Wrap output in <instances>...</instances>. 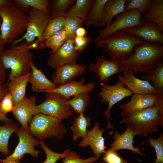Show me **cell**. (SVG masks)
Wrapping results in <instances>:
<instances>
[{
  "label": "cell",
  "mask_w": 163,
  "mask_h": 163,
  "mask_svg": "<svg viewBox=\"0 0 163 163\" xmlns=\"http://www.w3.org/2000/svg\"><path fill=\"white\" fill-rule=\"evenodd\" d=\"M18 127V123L13 122L7 123L3 126L0 125V152L6 157L11 154L8 148L10 137Z\"/></svg>",
  "instance_id": "cell-29"
},
{
  "label": "cell",
  "mask_w": 163,
  "mask_h": 163,
  "mask_svg": "<svg viewBox=\"0 0 163 163\" xmlns=\"http://www.w3.org/2000/svg\"><path fill=\"white\" fill-rule=\"evenodd\" d=\"M123 72V76H118V80L133 94H158L157 90L148 81L137 78L132 70L126 69Z\"/></svg>",
  "instance_id": "cell-15"
},
{
  "label": "cell",
  "mask_w": 163,
  "mask_h": 163,
  "mask_svg": "<svg viewBox=\"0 0 163 163\" xmlns=\"http://www.w3.org/2000/svg\"><path fill=\"white\" fill-rule=\"evenodd\" d=\"M93 0H76L72 6L63 15L65 17L76 16L85 19L93 4Z\"/></svg>",
  "instance_id": "cell-32"
},
{
  "label": "cell",
  "mask_w": 163,
  "mask_h": 163,
  "mask_svg": "<svg viewBox=\"0 0 163 163\" xmlns=\"http://www.w3.org/2000/svg\"><path fill=\"white\" fill-rule=\"evenodd\" d=\"M108 0H95L85 19L86 25L97 26L101 21L104 14V5Z\"/></svg>",
  "instance_id": "cell-31"
},
{
  "label": "cell",
  "mask_w": 163,
  "mask_h": 163,
  "mask_svg": "<svg viewBox=\"0 0 163 163\" xmlns=\"http://www.w3.org/2000/svg\"><path fill=\"white\" fill-rule=\"evenodd\" d=\"M1 24H2V20L1 18H0V34H1Z\"/></svg>",
  "instance_id": "cell-51"
},
{
  "label": "cell",
  "mask_w": 163,
  "mask_h": 163,
  "mask_svg": "<svg viewBox=\"0 0 163 163\" xmlns=\"http://www.w3.org/2000/svg\"><path fill=\"white\" fill-rule=\"evenodd\" d=\"M44 101L35 107L37 114L50 115L62 120L68 119L74 114L73 110L67 103L68 100L58 93L46 92Z\"/></svg>",
  "instance_id": "cell-7"
},
{
  "label": "cell",
  "mask_w": 163,
  "mask_h": 163,
  "mask_svg": "<svg viewBox=\"0 0 163 163\" xmlns=\"http://www.w3.org/2000/svg\"><path fill=\"white\" fill-rule=\"evenodd\" d=\"M85 81L84 77L82 78L78 81L74 80L71 81L58 86L55 89L45 92L58 93L69 100L71 97L82 93H89L93 90L95 87V83L93 82H90L85 85Z\"/></svg>",
  "instance_id": "cell-19"
},
{
  "label": "cell",
  "mask_w": 163,
  "mask_h": 163,
  "mask_svg": "<svg viewBox=\"0 0 163 163\" xmlns=\"http://www.w3.org/2000/svg\"><path fill=\"white\" fill-rule=\"evenodd\" d=\"M13 2L12 0H0V7L4 5L10 4Z\"/></svg>",
  "instance_id": "cell-48"
},
{
  "label": "cell",
  "mask_w": 163,
  "mask_h": 163,
  "mask_svg": "<svg viewBox=\"0 0 163 163\" xmlns=\"http://www.w3.org/2000/svg\"><path fill=\"white\" fill-rule=\"evenodd\" d=\"M95 59L96 62L91 63L89 69L96 73L99 78V82H107L110 77L120 72L118 61L112 59L107 60L103 55L96 57Z\"/></svg>",
  "instance_id": "cell-17"
},
{
  "label": "cell",
  "mask_w": 163,
  "mask_h": 163,
  "mask_svg": "<svg viewBox=\"0 0 163 163\" xmlns=\"http://www.w3.org/2000/svg\"><path fill=\"white\" fill-rule=\"evenodd\" d=\"M85 22V19L76 16L66 17L63 28L68 38L74 39L76 30L82 27Z\"/></svg>",
  "instance_id": "cell-35"
},
{
  "label": "cell",
  "mask_w": 163,
  "mask_h": 163,
  "mask_svg": "<svg viewBox=\"0 0 163 163\" xmlns=\"http://www.w3.org/2000/svg\"><path fill=\"white\" fill-rule=\"evenodd\" d=\"M113 137L114 140L110 144V148L107 151L114 152L120 149H126L132 151L141 156H144L140 152L139 146L137 147L133 146V143L136 142L134 139L133 130L129 126H127L126 130L121 134L118 130H115Z\"/></svg>",
  "instance_id": "cell-21"
},
{
  "label": "cell",
  "mask_w": 163,
  "mask_h": 163,
  "mask_svg": "<svg viewBox=\"0 0 163 163\" xmlns=\"http://www.w3.org/2000/svg\"><path fill=\"white\" fill-rule=\"evenodd\" d=\"M145 21L155 24L163 31V0H152L149 8L145 14L141 17V21Z\"/></svg>",
  "instance_id": "cell-26"
},
{
  "label": "cell",
  "mask_w": 163,
  "mask_h": 163,
  "mask_svg": "<svg viewBox=\"0 0 163 163\" xmlns=\"http://www.w3.org/2000/svg\"><path fill=\"white\" fill-rule=\"evenodd\" d=\"M31 71L20 76L6 84L8 92L11 94L14 106L22 100L26 96V88Z\"/></svg>",
  "instance_id": "cell-23"
},
{
  "label": "cell",
  "mask_w": 163,
  "mask_h": 163,
  "mask_svg": "<svg viewBox=\"0 0 163 163\" xmlns=\"http://www.w3.org/2000/svg\"><path fill=\"white\" fill-rule=\"evenodd\" d=\"M140 78L143 80L152 82L153 86L157 90L159 95L163 96V58L160 59L155 68Z\"/></svg>",
  "instance_id": "cell-30"
},
{
  "label": "cell",
  "mask_w": 163,
  "mask_h": 163,
  "mask_svg": "<svg viewBox=\"0 0 163 163\" xmlns=\"http://www.w3.org/2000/svg\"><path fill=\"white\" fill-rule=\"evenodd\" d=\"M8 93V91L6 84L4 82H0V102Z\"/></svg>",
  "instance_id": "cell-45"
},
{
  "label": "cell",
  "mask_w": 163,
  "mask_h": 163,
  "mask_svg": "<svg viewBox=\"0 0 163 163\" xmlns=\"http://www.w3.org/2000/svg\"><path fill=\"white\" fill-rule=\"evenodd\" d=\"M94 163H106L104 161H98L97 162V161L94 162Z\"/></svg>",
  "instance_id": "cell-52"
},
{
  "label": "cell",
  "mask_w": 163,
  "mask_h": 163,
  "mask_svg": "<svg viewBox=\"0 0 163 163\" xmlns=\"http://www.w3.org/2000/svg\"><path fill=\"white\" fill-rule=\"evenodd\" d=\"M147 141L156 152V160L152 163H163V133H161L157 139L149 137Z\"/></svg>",
  "instance_id": "cell-39"
},
{
  "label": "cell",
  "mask_w": 163,
  "mask_h": 163,
  "mask_svg": "<svg viewBox=\"0 0 163 163\" xmlns=\"http://www.w3.org/2000/svg\"><path fill=\"white\" fill-rule=\"evenodd\" d=\"M28 131L38 140L55 137L62 140L67 130L62 120L56 117L39 113L34 116L29 123Z\"/></svg>",
  "instance_id": "cell-6"
},
{
  "label": "cell",
  "mask_w": 163,
  "mask_h": 163,
  "mask_svg": "<svg viewBox=\"0 0 163 163\" xmlns=\"http://www.w3.org/2000/svg\"><path fill=\"white\" fill-rule=\"evenodd\" d=\"M133 53L126 60L118 61L120 72L132 70L134 74L148 73L163 58V43L142 41L134 47Z\"/></svg>",
  "instance_id": "cell-1"
},
{
  "label": "cell",
  "mask_w": 163,
  "mask_h": 163,
  "mask_svg": "<svg viewBox=\"0 0 163 163\" xmlns=\"http://www.w3.org/2000/svg\"><path fill=\"white\" fill-rule=\"evenodd\" d=\"M28 45L25 41L16 44L11 45L7 50H2L1 58L7 69H10L7 82L31 71L30 64L33 55L26 49Z\"/></svg>",
  "instance_id": "cell-4"
},
{
  "label": "cell",
  "mask_w": 163,
  "mask_h": 163,
  "mask_svg": "<svg viewBox=\"0 0 163 163\" xmlns=\"http://www.w3.org/2000/svg\"><path fill=\"white\" fill-rule=\"evenodd\" d=\"M101 84V88L98 93V97L101 99L102 104L108 103L107 109L103 113L104 115L108 120L106 128L115 129L110 122L111 109L116 104L126 97L132 96L133 94L128 89L125 87L119 80L113 85L104 83Z\"/></svg>",
  "instance_id": "cell-8"
},
{
  "label": "cell",
  "mask_w": 163,
  "mask_h": 163,
  "mask_svg": "<svg viewBox=\"0 0 163 163\" xmlns=\"http://www.w3.org/2000/svg\"><path fill=\"white\" fill-rule=\"evenodd\" d=\"M88 32L86 29L82 27H79L76 31L75 36L83 37L86 36Z\"/></svg>",
  "instance_id": "cell-46"
},
{
  "label": "cell",
  "mask_w": 163,
  "mask_h": 163,
  "mask_svg": "<svg viewBox=\"0 0 163 163\" xmlns=\"http://www.w3.org/2000/svg\"><path fill=\"white\" fill-rule=\"evenodd\" d=\"M4 45L3 44L0 46V82H5L7 74L6 69L5 67L1 58V53L2 50L4 49Z\"/></svg>",
  "instance_id": "cell-44"
},
{
  "label": "cell",
  "mask_w": 163,
  "mask_h": 163,
  "mask_svg": "<svg viewBox=\"0 0 163 163\" xmlns=\"http://www.w3.org/2000/svg\"><path fill=\"white\" fill-rule=\"evenodd\" d=\"M36 103V98L35 96H31L28 98L26 96L14 106L12 111L15 118L27 131L28 123L34 116L38 114L35 110Z\"/></svg>",
  "instance_id": "cell-16"
},
{
  "label": "cell",
  "mask_w": 163,
  "mask_h": 163,
  "mask_svg": "<svg viewBox=\"0 0 163 163\" xmlns=\"http://www.w3.org/2000/svg\"><path fill=\"white\" fill-rule=\"evenodd\" d=\"M0 163H3V162H2V161H0Z\"/></svg>",
  "instance_id": "cell-53"
},
{
  "label": "cell",
  "mask_w": 163,
  "mask_h": 163,
  "mask_svg": "<svg viewBox=\"0 0 163 163\" xmlns=\"http://www.w3.org/2000/svg\"><path fill=\"white\" fill-rule=\"evenodd\" d=\"M84 113L74 116L72 125L70 129L73 133L72 138L73 141H76L80 138H85L87 134V128L91 125V118L85 116Z\"/></svg>",
  "instance_id": "cell-27"
},
{
  "label": "cell",
  "mask_w": 163,
  "mask_h": 163,
  "mask_svg": "<svg viewBox=\"0 0 163 163\" xmlns=\"http://www.w3.org/2000/svg\"><path fill=\"white\" fill-rule=\"evenodd\" d=\"M5 43L0 39V46L3 44H5Z\"/></svg>",
  "instance_id": "cell-50"
},
{
  "label": "cell",
  "mask_w": 163,
  "mask_h": 163,
  "mask_svg": "<svg viewBox=\"0 0 163 163\" xmlns=\"http://www.w3.org/2000/svg\"><path fill=\"white\" fill-rule=\"evenodd\" d=\"M0 121H1L5 123H13V121L11 119H9L8 117H4L0 114Z\"/></svg>",
  "instance_id": "cell-47"
},
{
  "label": "cell",
  "mask_w": 163,
  "mask_h": 163,
  "mask_svg": "<svg viewBox=\"0 0 163 163\" xmlns=\"http://www.w3.org/2000/svg\"><path fill=\"white\" fill-rule=\"evenodd\" d=\"M142 41L136 36L123 30L95 42V45L105 50L112 59L123 61L132 54L134 46Z\"/></svg>",
  "instance_id": "cell-5"
},
{
  "label": "cell",
  "mask_w": 163,
  "mask_h": 163,
  "mask_svg": "<svg viewBox=\"0 0 163 163\" xmlns=\"http://www.w3.org/2000/svg\"><path fill=\"white\" fill-rule=\"evenodd\" d=\"M103 159L106 163H127V161L118 154L116 151H106Z\"/></svg>",
  "instance_id": "cell-42"
},
{
  "label": "cell",
  "mask_w": 163,
  "mask_h": 163,
  "mask_svg": "<svg viewBox=\"0 0 163 163\" xmlns=\"http://www.w3.org/2000/svg\"><path fill=\"white\" fill-rule=\"evenodd\" d=\"M100 124L97 122L90 130H87L85 138L83 139L78 144L80 147L89 146L95 156L100 158L102 153H105L107 147L105 145V137L102 136L105 130L100 129Z\"/></svg>",
  "instance_id": "cell-14"
},
{
  "label": "cell",
  "mask_w": 163,
  "mask_h": 163,
  "mask_svg": "<svg viewBox=\"0 0 163 163\" xmlns=\"http://www.w3.org/2000/svg\"><path fill=\"white\" fill-rule=\"evenodd\" d=\"M80 53L75 48L74 39H69L56 52L50 50L47 61L48 65L56 69L63 65L76 63Z\"/></svg>",
  "instance_id": "cell-12"
},
{
  "label": "cell",
  "mask_w": 163,
  "mask_h": 163,
  "mask_svg": "<svg viewBox=\"0 0 163 163\" xmlns=\"http://www.w3.org/2000/svg\"><path fill=\"white\" fill-rule=\"evenodd\" d=\"M31 73L29 82L31 85V89L33 92H44L56 88V86L52 81L47 78L44 74L34 65L32 61L30 64Z\"/></svg>",
  "instance_id": "cell-22"
},
{
  "label": "cell",
  "mask_w": 163,
  "mask_h": 163,
  "mask_svg": "<svg viewBox=\"0 0 163 163\" xmlns=\"http://www.w3.org/2000/svg\"><path fill=\"white\" fill-rule=\"evenodd\" d=\"M74 0H53L52 1L50 20L57 17L63 16L66 8L74 3Z\"/></svg>",
  "instance_id": "cell-37"
},
{
  "label": "cell",
  "mask_w": 163,
  "mask_h": 163,
  "mask_svg": "<svg viewBox=\"0 0 163 163\" xmlns=\"http://www.w3.org/2000/svg\"><path fill=\"white\" fill-rule=\"evenodd\" d=\"M39 143L46 154V159L43 163H56L59 159L65 157L71 150L70 149H68L62 152L56 153L50 150L44 143L43 140H40Z\"/></svg>",
  "instance_id": "cell-38"
},
{
  "label": "cell",
  "mask_w": 163,
  "mask_h": 163,
  "mask_svg": "<svg viewBox=\"0 0 163 163\" xmlns=\"http://www.w3.org/2000/svg\"><path fill=\"white\" fill-rule=\"evenodd\" d=\"M152 0H126L125 7L123 12L136 9L142 15L147 12Z\"/></svg>",
  "instance_id": "cell-36"
},
{
  "label": "cell",
  "mask_w": 163,
  "mask_h": 163,
  "mask_svg": "<svg viewBox=\"0 0 163 163\" xmlns=\"http://www.w3.org/2000/svg\"><path fill=\"white\" fill-rule=\"evenodd\" d=\"M126 0H108L104 7V14L98 26H108L112 22L114 17L124 10Z\"/></svg>",
  "instance_id": "cell-25"
},
{
  "label": "cell",
  "mask_w": 163,
  "mask_h": 163,
  "mask_svg": "<svg viewBox=\"0 0 163 163\" xmlns=\"http://www.w3.org/2000/svg\"><path fill=\"white\" fill-rule=\"evenodd\" d=\"M13 3L27 13L30 8H36L50 16L51 13L50 1L48 0H13Z\"/></svg>",
  "instance_id": "cell-28"
},
{
  "label": "cell",
  "mask_w": 163,
  "mask_h": 163,
  "mask_svg": "<svg viewBox=\"0 0 163 163\" xmlns=\"http://www.w3.org/2000/svg\"><path fill=\"white\" fill-rule=\"evenodd\" d=\"M14 107L12 97L8 92L0 102V114L3 116L6 117L8 113L12 111Z\"/></svg>",
  "instance_id": "cell-41"
},
{
  "label": "cell",
  "mask_w": 163,
  "mask_h": 163,
  "mask_svg": "<svg viewBox=\"0 0 163 163\" xmlns=\"http://www.w3.org/2000/svg\"><path fill=\"white\" fill-rule=\"evenodd\" d=\"M15 133L18 136L19 141L13 153L5 158L0 159L4 163L14 160L21 161L26 154H29L33 157L39 156L40 152L34 147L40 145L39 141L33 137L27 130L21 126L18 127Z\"/></svg>",
  "instance_id": "cell-11"
},
{
  "label": "cell",
  "mask_w": 163,
  "mask_h": 163,
  "mask_svg": "<svg viewBox=\"0 0 163 163\" xmlns=\"http://www.w3.org/2000/svg\"><path fill=\"white\" fill-rule=\"evenodd\" d=\"M141 26L123 30L136 36L142 41L163 43V34L156 25L150 22L141 21Z\"/></svg>",
  "instance_id": "cell-18"
},
{
  "label": "cell",
  "mask_w": 163,
  "mask_h": 163,
  "mask_svg": "<svg viewBox=\"0 0 163 163\" xmlns=\"http://www.w3.org/2000/svg\"><path fill=\"white\" fill-rule=\"evenodd\" d=\"M92 39L91 37L86 35L83 37L75 36L74 41L75 50L80 53L82 52L91 43Z\"/></svg>",
  "instance_id": "cell-43"
},
{
  "label": "cell",
  "mask_w": 163,
  "mask_h": 163,
  "mask_svg": "<svg viewBox=\"0 0 163 163\" xmlns=\"http://www.w3.org/2000/svg\"><path fill=\"white\" fill-rule=\"evenodd\" d=\"M65 20V17L63 16L57 17L50 20L41 36L32 43L27 45L26 48L29 50H38V46L40 43L63 28Z\"/></svg>",
  "instance_id": "cell-24"
},
{
  "label": "cell",
  "mask_w": 163,
  "mask_h": 163,
  "mask_svg": "<svg viewBox=\"0 0 163 163\" xmlns=\"http://www.w3.org/2000/svg\"><path fill=\"white\" fill-rule=\"evenodd\" d=\"M7 163H21V161L18 160H14L11 161Z\"/></svg>",
  "instance_id": "cell-49"
},
{
  "label": "cell",
  "mask_w": 163,
  "mask_h": 163,
  "mask_svg": "<svg viewBox=\"0 0 163 163\" xmlns=\"http://www.w3.org/2000/svg\"><path fill=\"white\" fill-rule=\"evenodd\" d=\"M141 15L136 9H133L123 12L117 16L115 21L104 29H96L98 36L95 38L96 42L106 38L110 35L119 31L126 29L141 26Z\"/></svg>",
  "instance_id": "cell-9"
},
{
  "label": "cell",
  "mask_w": 163,
  "mask_h": 163,
  "mask_svg": "<svg viewBox=\"0 0 163 163\" xmlns=\"http://www.w3.org/2000/svg\"><path fill=\"white\" fill-rule=\"evenodd\" d=\"M0 39L5 43H12L26 32L28 24L27 14L13 2L0 7Z\"/></svg>",
  "instance_id": "cell-3"
},
{
  "label": "cell",
  "mask_w": 163,
  "mask_h": 163,
  "mask_svg": "<svg viewBox=\"0 0 163 163\" xmlns=\"http://www.w3.org/2000/svg\"><path fill=\"white\" fill-rule=\"evenodd\" d=\"M162 101L163 96L158 94H133L129 102L119 105L122 110L120 116L124 117L129 114L156 105Z\"/></svg>",
  "instance_id": "cell-13"
},
{
  "label": "cell",
  "mask_w": 163,
  "mask_h": 163,
  "mask_svg": "<svg viewBox=\"0 0 163 163\" xmlns=\"http://www.w3.org/2000/svg\"><path fill=\"white\" fill-rule=\"evenodd\" d=\"M91 101L89 93L84 92L74 96L72 98L68 100L67 103L73 110L79 115L85 113L91 104Z\"/></svg>",
  "instance_id": "cell-33"
},
{
  "label": "cell",
  "mask_w": 163,
  "mask_h": 163,
  "mask_svg": "<svg viewBox=\"0 0 163 163\" xmlns=\"http://www.w3.org/2000/svg\"><path fill=\"white\" fill-rule=\"evenodd\" d=\"M132 129L134 136H147L163 127V101L158 104L126 115L120 122Z\"/></svg>",
  "instance_id": "cell-2"
},
{
  "label": "cell",
  "mask_w": 163,
  "mask_h": 163,
  "mask_svg": "<svg viewBox=\"0 0 163 163\" xmlns=\"http://www.w3.org/2000/svg\"><path fill=\"white\" fill-rule=\"evenodd\" d=\"M69 39L63 28L53 35L40 43L38 50H41L47 47L52 51H56Z\"/></svg>",
  "instance_id": "cell-34"
},
{
  "label": "cell",
  "mask_w": 163,
  "mask_h": 163,
  "mask_svg": "<svg viewBox=\"0 0 163 163\" xmlns=\"http://www.w3.org/2000/svg\"><path fill=\"white\" fill-rule=\"evenodd\" d=\"M27 15L28 24L26 32L11 45L16 44L23 41H25L27 45L30 44L36 38L41 36L50 20V16L33 8H30Z\"/></svg>",
  "instance_id": "cell-10"
},
{
  "label": "cell",
  "mask_w": 163,
  "mask_h": 163,
  "mask_svg": "<svg viewBox=\"0 0 163 163\" xmlns=\"http://www.w3.org/2000/svg\"><path fill=\"white\" fill-rule=\"evenodd\" d=\"M99 158L95 156L82 159L75 151L71 150L69 154L63 158L62 161V163H94L98 161Z\"/></svg>",
  "instance_id": "cell-40"
},
{
  "label": "cell",
  "mask_w": 163,
  "mask_h": 163,
  "mask_svg": "<svg viewBox=\"0 0 163 163\" xmlns=\"http://www.w3.org/2000/svg\"><path fill=\"white\" fill-rule=\"evenodd\" d=\"M87 68V66L76 63L63 65L56 68L52 81L57 86L64 84L82 75Z\"/></svg>",
  "instance_id": "cell-20"
}]
</instances>
